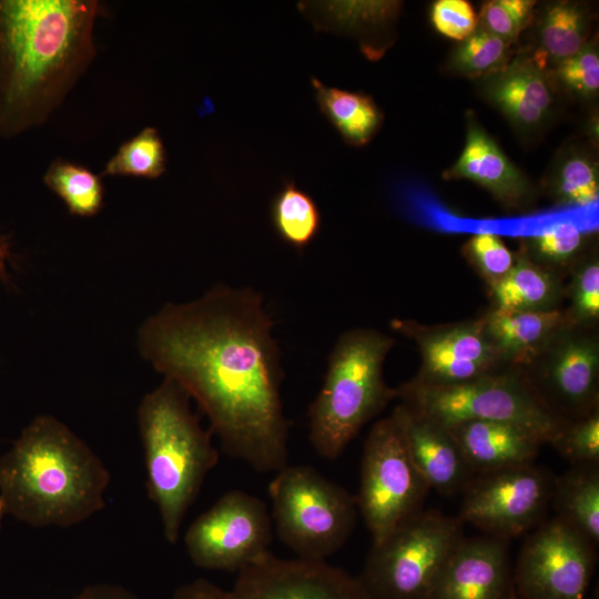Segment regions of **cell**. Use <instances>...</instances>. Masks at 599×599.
<instances>
[{
  "label": "cell",
  "instance_id": "cell-1",
  "mask_svg": "<svg viewBox=\"0 0 599 599\" xmlns=\"http://www.w3.org/2000/svg\"><path fill=\"white\" fill-rule=\"evenodd\" d=\"M274 323L252 288L219 284L164 305L140 327L141 355L194 398L224 451L261 473L287 465Z\"/></svg>",
  "mask_w": 599,
  "mask_h": 599
},
{
  "label": "cell",
  "instance_id": "cell-2",
  "mask_svg": "<svg viewBox=\"0 0 599 599\" xmlns=\"http://www.w3.org/2000/svg\"><path fill=\"white\" fill-rule=\"evenodd\" d=\"M94 0H0V135L42 124L95 55Z\"/></svg>",
  "mask_w": 599,
  "mask_h": 599
},
{
  "label": "cell",
  "instance_id": "cell-3",
  "mask_svg": "<svg viewBox=\"0 0 599 599\" xmlns=\"http://www.w3.org/2000/svg\"><path fill=\"white\" fill-rule=\"evenodd\" d=\"M102 459L65 424L39 415L0 458L6 511L32 527H70L105 506Z\"/></svg>",
  "mask_w": 599,
  "mask_h": 599
},
{
  "label": "cell",
  "instance_id": "cell-4",
  "mask_svg": "<svg viewBox=\"0 0 599 599\" xmlns=\"http://www.w3.org/2000/svg\"><path fill=\"white\" fill-rule=\"evenodd\" d=\"M138 425L148 495L159 510L165 540L173 545L206 475L219 463V450L212 432L191 410L187 393L166 377L142 398Z\"/></svg>",
  "mask_w": 599,
  "mask_h": 599
},
{
  "label": "cell",
  "instance_id": "cell-5",
  "mask_svg": "<svg viewBox=\"0 0 599 599\" xmlns=\"http://www.w3.org/2000/svg\"><path fill=\"white\" fill-rule=\"evenodd\" d=\"M395 339L357 327L336 341L321 390L308 408L309 440L327 459L338 458L359 430L396 398L383 365Z\"/></svg>",
  "mask_w": 599,
  "mask_h": 599
},
{
  "label": "cell",
  "instance_id": "cell-6",
  "mask_svg": "<svg viewBox=\"0 0 599 599\" xmlns=\"http://www.w3.org/2000/svg\"><path fill=\"white\" fill-rule=\"evenodd\" d=\"M396 398L445 427L467 420L505 422L532 432L545 444H550L566 424L542 406L516 369L454 385L410 379L396 387Z\"/></svg>",
  "mask_w": 599,
  "mask_h": 599
},
{
  "label": "cell",
  "instance_id": "cell-7",
  "mask_svg": "<svg viewBox=\"0 0 599 599\" xmlns=\"http://www.w3.org/2000/svg\"><path fill=\"white\" fill-rule=\"evenodd\" d=\"M463 528L458 516L420 509L372 546L357 578L370 599H428Z\"/></svg>",
  "mask_w": 599,
  "mask_h": 599
},
{
  "label": "cell",
  "instance_id": "cell-8",
  "mask_svg": "<svg viewBox=\"0 0 599 599\" xmlns=\"http://www.w3.org/2000/svg\"><path fill=\"white\" fill-rule=\"evenodd\" d=\"M276 532L297 557L325 560L351 536L356 497L306 465H286L268 484Z\"/></svg>",
  "mask_w": 599,
  "mask_h": 599
},
{
  "label": "cell",
  "instance_id": "cell-9",
  "mask_svg": "<svg viewBox=\"0 0 599 599\" xmlns=\"http://www.w3.org/2000/svg\"><path fill=\"white\" fill-rule=\"evenodd\" d=\"M429 489L392 415L376 422L364 445L355 496L373 545L419 511Z\"/></svg>",
  "mask_w": 599,
  "mask_h": 599
},
{
  "label": "cell",
  "instance_id": "cell-10",
  "mask_svg": "<svg viewBox=\"0 0 599 599\" xmlns=\"http://www.w3.org/2000/svg\"><path fill=\"white\" fill-rule=\"evenodd\" d=\"M519 372L542 406L569 423L599 410V324H564Z\"/></svg>",
  "mask_w": 599,
  "mask_h": 599
},
{
  "label": "cell",
  "instance_id": "cell-11",
  "mask_svg": "<svg viewBox=\"0 0 599 599\" xmlns=\"http://www.w3.org/2000/svg\"><path fill=\"white\" fill-rule=\"evenodd\" d=\"M271 540L266 505L242 490L225 493L184 536L186 552L195 566L236 572L270 552Z\"/></svg>",
  "mask_w": 599,
  "mask_h": 599
},
{
  "label": "cell",
  "instance_id": "cell-12",
  "mask_svg": "<svg viewBox=\"0 0 599 599\" xmlns=\"http://www.w3.org/2000/svg\"><path fill=\"white\" fill-rule=\"evenodd\" d=\"M552 483L532 463L477 474L464 490L458 517L486 536L508 540L541 522Z\"/></svg>",
  "mask_w": 599,
  "mask_h": 599
},
{
  "label": "cell",
  "instance_id": "cell-13",
  "mask_svg": "<svg viewBox=\"0 0 599 599\" xmlns=\"http://www.w3.org/2000/svg\"><path fill=\"white\" fill-rule=\"evenodd\" d=\"M596 547L554 517L527 537L512 569L519 599H586Z\"/></svg>",
  "mask_w": 599,
  "mask_h": 599
},
{
  "label": "cell",
  "instance_id": "cell-14",
  "mask_svg": "<svg viewBox=\"0 0 599 599\" xmlns=\"http://www.w3.org/2000/svg\"><path fill=\"white\" fill-rule=\"evenodd\" d=\"M389 326L418 347L420 367L412 378L418 383L454 385L505 370L485 337L478 316L432 325L394 318Z\"/></svg>",
  "mask_w": 599,
  "mask_h": 599
},
{
  "label": "cell",
  "instance_id": "cell-15",
  "mask_svg": "<svg viewBox=\"0 0 599 599\" xmlns=\"http://www.w3.org/2000/svg\"><path fill=\"white\" fill-rule=\"evenodd\" d=\"M235 599H370L357 577L325 560L271 551L237 572Z\"/></svg>",
  "mask_w": 599,
  "mask_h": 599
},
{
  "label": "cell",
  "instance_id": "cell-16",
  "mask_svg": "<svg viewBox=\"0 0 599 599\" xmlns=\"http://www.w3.org/2000/svg\"><path fill=\"white\" fill-rule=\"evenodd\" d=\"M507 540L491 536L463 538L428 599H514Z\"/></svg>",
  "mask_w": 599,
  "mask_h": 599
},
{
  "label": "cell",
  "instance_id": "cell-17",
  "mask_svg": "<svg viewBox=\"0 0 599 599\" xmlns=\"http://www.w3.org/2000/svg\"><path fill=\"white\" fill-rule=\"evenodd\" d=\"M390 415L402 432L414 465L429 488L444 496L465 490L476 473L448 429L400 403Z\"/></svg>",
  "mask_w": 599,
  "mask_h": 599
},
{
  "label": "cell",
  "instance_id": "cell-18",
  "mask_svg": "<svg viewBox=\"0 0 599 599\" xmlns=\"http://www.w3.org/2000/svg\"><path fill=\"white\" fill-rule=\"evenodd\" d=\"M446 428L476 474L530 464L545 445L536 434L511 423L467 420Z\"/></svg>",
  "mask_w": 599,
  "mask_h": 599
},
{
  "label": "cell",
  "instance_id": "cell-19",
  "mask_svg": "<svg viewBox=\"0 0 599 599\" xmlns=\"http://www.w3.org/2000/svg\"><path fill=\"white\" fill-rule=\"evenodd\" d=\"M444 176L471 180L508 209L521 207L531 197L532 189L525 174L474 121L469 122L459 159Z\"/></svg>",
  "mask_w": 599,
  "mask_h": 599
},
{
  "label": "cell",
  "instance_id": "cell-20",
  "mask_svg": "<svg viewBox=\"0 0 599 599\" xmlns=\"http://www.w3.org/2000/svg\"><path fill=\"white\" fill-rule=\"evenodd\" d=\"M478 317L485 337L504 369L525 366L567 323L562 309L521 312L489 306Z\"/></svg>",
  "mask_w": 599,
  "mask_h": 599
},
{
  "label": "cell",
  "instance_id": "cell-21",
  "mask_svg": "<svg viewBox=\"0 0 599 599\" xmlns=\"http://www.w3.org/2000/svg\"><path fill=\"white\" fill-rule=\"evenodd\" d=\"M535 58L519 57L488 77L486 94L509 120L534 128L548 115L552 93Z\"/></svg>",
  "mask_w": 599,
  "mask_h": 599
},
{
  "label": "cell",
  "instance_id": "cell-22",
  "mask_svg": "<svg viewBox=\"0 0 599 599\" xmlns=\"http://www.w3.org/2000/svg\"><path fill=\"white\" fill-rule=\"evenodd\" d=\"M490 307L521 311L550 312L562 309L565 281L541 268L522 253L515 254L510 271L488 288Z\"/></svg>",
  "mask_w": 599,
  "mask_h": 599
},
{
  "label": "cell",
  "instance_id": "cell-23",
  "mask_svg": "<svg viewBox=\"0 0 599 599\" xmlns=\"http://www.w3.org/2000/svg\"><path fill=\"white\" fill-rule=\"evenodd\" d=\"M550 502L556 518L592 546H598L599 466H572L555 478Z\"/></svg>",
  "mask_w": 599,
  "mask_h": 599
},
{
  "label": "cell",
  "instance_id": "cell-24",
  "mask_svg": "<svg viewBox=\"0 0 599 599\" xmlns=\"http://www.w3.org/2000/svg\"><path fill=\"white\" fill-rule=\"evenodd\" d=\"M321 113L349 145L364 146L377 133L383 113L372 97L364 92L327 87L311 79Z\"/></svg>",
  "mask_w": 599,
  "mask_h": 599
},
{
  "label": "cell",
  "instance_id": "cell-25",
  "mask_svg": "<svg viewBox=\"0 0 599 599\" xmlns=\"http://www.w3.org/2000/svg\"><path fill=\"white\" fill-rule=\"evenodd\" d=\"M276 235L291 247L302 251L318 235L322 215L314 199L294 181H285L270 205Z\"/></svg>",
  "mask_w": 599,
  "mask_h": 599
},
{
  "label": "cell",
  "instance_id": "cell-26",
  "mask_svg": "<svg viewBox=\"0 0 599 599\" xmlns=\"http://www.w3.org/2000/svg\"><path fill=\"white\" fill-rule=\"evenodd\" d=\"M587 235L572 223H560L522 241L519 250L528 260L564 281L588 251Z\"/></svg>",
  "mask_w": 599,
  "mask_h": 599
},
{
  "label": "cell",
  "instance_id": "cell-27",
  "mask_svg": "<svg viewBox=\"0 0 599 599\" xmlns=\"http://www.w3.org/2000/svg\"><path fill=\"white\" fill-rule=\"evenodd\" d=\"M43 181L73 215L93 216L103 206V184L83 165L57 159L49 165Z\"/></svg>",
  "mask_w": 599,
  "mask_h": 599
},
{
  "label": "cell",
  "instance_id": "cell-28",
  "mask_svg": "<svg viewBox=\"0 0 599 599\" xmlns=\"http://www.w3.org/2000/svg\"><path fill=\"white\" fill-rule=\"evenodd\" d=\"M586 39V16L576 3L557 2L546 9L539 28V54L558 63L585 48Z\"/></svg>",
  "mask_w": 599,
  "mask_h": 599
},
{
  "label": "cell",
  "instance_id": "cell-29",
  "mask_svg": "<svg viewBox=\"0 0 599 599\" xmlns=\"http://www.w3.org/2000/svg\"><path fill=\"white\" fill-rule=\"evenodd\" d=\"M565 283V317L573 325L599 324V255L589 248L571 267Z\"/></svg>",
  "mask_w": 599,
  "mask_h": 599
},
{
  "label": "cell",
  "instance_id": "cell-30",
  "mask_svg": "<svg viewBox=\"0 0 599 599\" xmlns=\"http://www.w3.org/2000/svg\"><path fill=\"white\" fill-rule=\"evenodd\" d=\"M166 167V152L155 128L146 126L120 145L106 162L103 175L156 179Z\"/></svg>",
  "mask_w": 599,
  "mask_h": 599
},
{
  "label": "cell",
  "instance_id": "cell-31",
  "mask_svg": "<svg viewBox=\"0 0 599 599\" xmlns=\"http://www.w3.org/2000/svg\"><path fill=\"white\" fill-rule=\"evenodd\" d=\"M510 43L484 30L476 29L460 41L450 58L451 68L461 75H490L507 64Z\"/></svg>",
  "mask_w": 599,
  "mask_h": 599
},
{
  "label": "cell",
  "instance_id": "cell-32",
  "mask_svg": "<svg viewBox=\"0 0 599 599\" xmlns=\"http://www.w3.org/2000/svg\"><path fill=\"white\" fill-rule=\"evenodd\" d=\"M552 193L560 204L586 206L597 202L599 180L596 163L583 154L568 155L555 175Z\"/></svg>",
  "mask_w": 599,
  "mask_h": 599
},
{
  "label": "cell",
  "instance_id": "cell-33",
  "mask_svg": "<svg viewBox=\"0 0 599 599\" xmlns=\"http://www.w3.org/2000/svg\"><path fill=\"white\" fill-rule=\"evenodd\" d=\"M549 445L572 466H599V410L566 423Z\"/></svg>",
  "mask_w": 599,
  "mask_h": 599
},
{
  "label": "cell",
  "instance_id": "cell-34",
  "mask_svg": "<svg viewBox=\"0 0 599 599\" xmlns=\"http://www.w3.org/2000/svg\"><path fill=\"white\" fill-rule=\"evenodd\" d=\"M463 253L487 288L499 282L515 263V254L490 232L473 235L464 245Z\"/></svg>",
  "mask_w": 599,
  "mask_h": 599
},
{
  "label": "cell",
  "instance_id": "cell-35",
  "mask_svg": "<svg viewBox=\"0 0 599 599\" xmlns=\"http://www.w3.org/2000/svg\"><path fill=\"white\" fill-rule=\"evenodd\" d=\"M534 4L529 0L488 1L480 12L481 28L511 43L530 21Z\"/></svg>",
  "mask_w": 599,
  "mask_h": 599
},
{
  "label": "cell",
  "instance_id": "cell-36",
  "mask_svg": "<svg viewBox=\"0 0 599 599\" xmlns=\"http://www.w3.org/2000/svg\"><path fill=\"white\" fill-rule=\"evenodd\" d=\"M556 75L578 94H596L599 89V55L596 48L586 45L575 55L558 62Z\"/></svg>",
  "mask_w": 599,
  "mask_h": 599
},
{
  "label": "cell",
  "instance_id": "cell-37",
  "mask_svg": "<svg viewBox=\"0 0 599 599\" xmlns=\"http://www.w3.org/2000/svg\"><path fill=\"white\" fill-rule=\"evenodd\" d=\"M430 18L439 33L457 41L465 40L478 28L476 12L465 0L436 1Z\"/></svg>",
  "mask_w": 599,
  "mask_h": 599
},
{
  "label": "cell",
  "instance_id": "cell-38",
  "mask_svg": "<svg viewBox=\"0 0 599 599\" xmlns=\"http://www.w3.org/2000/svg\"><path fill=\"white\" fill-rule=\"evenodd\" d=\"M172 599H235L231 591H226L206 579H195L181 585L173 593Z\"/></svg>",
  "mask_w": 599,
  "mask_h": 599
},
{
  "label": "cell",
  "instance_id": "cell-39",
  "mask_svg": "<svg viewBox=\"0 0 599 599\" xmlns=\"http://www.w3.org/2000/svg\"><path fill=\"white\" fill-rule=\"evenodd\" d=\"M73 599H141L130 589L116 583H95L85 587Z\"/></svg>",
  "mask_w": 599,
  "mask_h": 599
},
{
  "label": "cell",
  "instance_id": "cell-40",
  "mask_svg": "<svg viewBox=\"0 0 599 599\" xmlns=\"http://www.w3.org/2000/svg\"><path fill=\"white\" fill-rule=\"evenodd\" d=\"M9 256V243L4 236L0 235V278L6 270V262Z\"/></svg>",
  "mask_w": 599,
  "mask_h": 599
},
{
  "label": "cell",
  "instance_id": "cell-41",
  "mask_svg": "<svg viewBox=\"0 0 599 599\" xmlns=\"http://www.w3.org/2000/svg\"><path fill=\"white\" fill-rule=\"evenodd\" d=\"M6 506H4V502L2 500V498L0 497V522H1V519L3 517V515L6 514Z\"/></svg>",
  "mask_w": 599,
  "mask_h": 599
},
{
  "label": "cell",
  "instance_id": "cell-42",
  "mask_svg": "<svg viewBox=\"0 0 599 599\" xmlns=\"http://www.w3.org/2000/svg\"><path fill=\"white\" fill-rule=\"evenodd\" d=\"M514 599H519L517 596Z\"/></svg>",
  "mask_w": 599,
  "mask_h": 599
}]
</instances>
